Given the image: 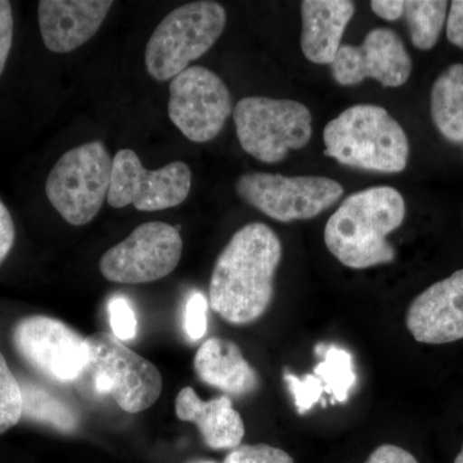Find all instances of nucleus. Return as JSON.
Returning <instances> with one entry per match:
<instances>
[{
    "label": "nucleus",
    "mask_w": 463,
    "mask_h": 463,
    "mask_svg": "<svg viewBox=\"0 0 463 463\" xmlns=\"http://www.w3.org/2000/svg\"><path fill=\"white\" fill-rule=\"evenodd\" d=\"M281 258V241L272 228H241L216 259L209 288L212 309L232 325L258 321L272 303Z\"/></svg>",
    "instance_id": "obj_1"
},
{
    "label": "nucleus",
    "mask_w": 463,
    "mask_h": 463,
    "mask_svg": "<svg viewBox=\"0 0 463 463\" xmlns=\"http://www.w3.org/2000/svg\"><path fill=\"white\" fill-rule=\"evenodd\" d=\"M405 203L392 187L355 192L343 201L325 228L328 251L352 269L392 263L395 250L386 237L403 224Z\"/></svg>",
    "instance_id": "obj_2"
},
{
    "label": "nucleus",
    "mask_w": 463,
    "mask_h": 463,
    "mask_svg": "<svg viewBox=\"0 0 463 463\" xmlns=\"http://www.w3.org/2000/svg\"><path fill=\"white\" fill-rule=\"evenodd\" d=\"M323 142L326 156L367 172H403L410 157L403 128L380 106L346 109L326 125Z\"/></svg>",
    "instance_id": "obj_3"
},
{
    "label": "nucleus",
    "mask_w": 463,
    "mask_h": 463,
    "mask_svg": "<svg viewBox=\"0 0 463 463\" xmlns=\"http://www.w3.org/2000/svg\"><path fill=\"white\" fill-rule=\"evenodd\" d=\"M227 12L216 2H194L174 9L147 43L146 67L156 81H172L207 53L223 33Z\"/></svg>",
    "instance_id": "obj_4"
},
{
    "label": "nucleus",
    "mask_w": 463,
    "mask_h": 463,
    "mask_svg": "<svg viewBox=\"0 0 463 463\" xmlns=\"http://www.w3.org/2000/svg\"><path fill=\"white\" fill-rule=\"evenodd\" d=\"M88 365L97 394L109 395L128 413H139L156 403L163 376L156 365L108 332L85 337Z\"/></svg>",
    "instance_id": "obj_5"
},
{
    "label": "nucleus",
    "mask_w": 463,
    "mask_h": 463,
    "mask_svg": "<svg viewBox=\"0 0 463 463\" xmlns=\"http://www.w3.org/2000/svg\"><path fill=\"white\" fill-rule=\"evenodd\" d=\"M112 158L100 141L70 149L52 167L45 194L67 223H90L108 201Z\"/></svg>",
    "instance_id": "obj_6"
},
{
    "label": "nucleus",
    "mask_w": 463,
    "mask_h": 463,
    "mask_svg": "<svg viewBox=\"0 0 463 463\" xmlns=\"http://www.w3.org/2000/svg\"><path fill=\"white\" fill-rule=\"evenodd\" d=\"M241 147L265 164L281 163L291 149L312 138V114L303 103L268 97H246L233 109Z\"/></svg>",
    "instance_id": "obj_7"
},
{
    "label": "nucleus",
    "mask_w": 463,
    "mask_h": 463,
    "mask_svg": "<svg viewBox=\"0 0 463 463\" xmlns=\"http://www.w3.org/2000/svg\"><path fill=\"white\" fill-rule=\"evenodd\" d=\"M241 200L274 221L288 223L321 214L343 196L340 183L326 176L248 173L236 182Z\"/></svg>",
    "instance_id": "obj_8"
},
{
    "label": "nucleus",
    "mask_w": 463,
    "mask_h": 463,
    "mask_svg": "<svg viewBox=\"0 0 463 463\" xmlns=\"http://www.w3.org/2000/svg\"><path fill=\"white\" fill-rule=\"evenodd\" d=\"M183 240L173 225L148 222L105 252L99 270L109 282L139 285L165 279L181 261Z\"/></svg>",
    "instance_id": "obj_9"
},
{
    "label": "nucleus",
    "mask_w": 463,
    "mask_h": 463,
    "mask_svg": "<svg viewBox=\"0 0 463 463\" xmlns=\"http://www.w3.org/2000/svg\"><path fill=\"white\" fill-rule=\"evenodd\" d=\"M191 187L192 170L183 161L148 170L133 149L124 148L112 158L108 203L115 209L133 205L138 212H160L184 203Z\"/></svg>",
    "instance_id": "obj_10"
},
{
    "label": "nucleus",
    "mask_w": 463,
    "mask_h": 463,
    "mask_svg": "<svg viewBox=\"0 0 463 463\" xmlns=\"http://www.w3.org/2000/svg\"><path fill=\"white\" fill-rule=\"evenodd\" d=\"M12 343L27 364L54 383H74L87 370V340L60 319L26 317L14 326Z\"/></svg>",
    "instance_id": "obj_11"
},
{
    "label": "nucleus",
    "mask_w": 463,
    "mask_h": 463,
    "mask_svg": "<svg viewBox=\"0 0 463 463\" xmlns=\"http://www.w3.org/2000/svg\"><path fill=\"white\" fill-rule=\"evenodd\" d=\"M170 120L194 143L213 141L233 114L232 96L212 70L190 66L170 81Z\"/></svg>",
    "instance_id": "obj_12"
},
{
    "label": "nucleus",
    "mask_w": 463,
    "mask_h": 463,
    "mask_svg": "<svg viewBox=\"0 0 463 463\" xmlns=\"http://www.w3.org/2000/svg\"><path fill=\"white\" fill-rule=\"evenodd\" d=\"M330 70L335 81L343 87L373 79L383 87L398 88L410 79L412 60L394 30L377 27L361 45H341Z\"/></svg>",
    "instance_id": "obj_13"
},
{
    "label": "nucleus",
    "mask_w": 463,
    "mask_h": 463,
    "mask_svg": "<svg viewBox=\"0 0 463 463\" xmlns=\"http://www.w3.org/2000/svg\"><path fill=\"white\" fill-rule=\"evenodd\" d=\"M413 339L423 344L463 339V269L431 285L414 298L405 318Z\"/></svg>",
    "instance_id": "obj_14"
},
{
    "label": "nucleus",
    "mask_w": 463,
    "mask_h": 463,
    "mask_svg": "<svg viewBox=\"0 0 463 463\" xmlns=\"http://www.w3.org/2000/svg\"><path fill=\"white\" fill-rule=\"evenodd\" d=\"M112 5L111 0H42L38 20L45 47L60 54L78 50L96 35Z\"/></svg>",
    "instance_id": "obj_15"
},
{
    "label": "nucleus",
    "mask_w": 463,
    "mask_h": 463,
    "mask_svg": "<svg viewBox=\"0 0 463 463\" xmlns=\"http://www.w3.org/2000/svg\"><path fill=\"white\" fill-rule=\"evenodd\" d=\"M301 9V51L310 62L331 65L341 47L344 32L354 16L349 0H304Z\"/></svg>",
    "instance_id": "obj_16"
},
{
    "label": "nucleus",
    "mask_w": 463,
    "mask_h": 463,
    "mask_svg": "<svg viewBox=\"0 0 463 463\" xmlns=\"http://www.w3.org/2000/svg\"><path fill=\"white\" fill-rule=\"evenodd\" d=\"M175 413L181 421L194 423L203 435V443L212 449H234L245 437L242 417L227 395L203 402L187 386L175 399Z\"/></svg>",
    "instance_id": "obj_17"
},
{
    "label": "nucleus",
    "mask_w": 463,
    "mask_h": 463,
    "mask_svg": "<svg viewBox=\"0 0 463 463\" xmlns=\"http://www.w3.org/2000/svg\"><path fill=\"white\" fill-rule=\"evenodd\" d=\"M194 367L203 383L233 397H245L259 388L257 371L230 340L207 339L194 355Z\"/></svg>",
    "instance_id": "obj_18"
},
{
    "label": "nucleus",
    "mask_w": 463,
    "mask_h": 463,
    "mask_svg": "<svg viewBox=\"0 0 463 463\" xmlns=\"http://www.w3.org/2000/svg\"><path fill=\"white\" fill-rule=\"evenodd\" d=\"M431 118L444 138L463 142V63L448 67L432 85Z\"/></svg>",
    "instance_id": "obj_19"
},
{
    "label": "nucleus",
    "mask_w": 463,
    "mask_h": 463,
    "mask_svg": "<svg viewBox=\"0 0 463 463\" xmlns=\"http://www.w3.org/2000/svg\"><path fill=\"white\" fill-rule=\"evenodd\" d=\"M21 392L24 399L23 417L62 432H71L78 428V417L74 411L42 386L25 380L21 383Z\"/></svg>",
    "instance_id": "obj_20"
},
{
    "label": "nucleus",
    "mask_w": 463,
    "mask_h": 463,
    "mask_svg": "<svg viewBox=\"0 0 463 463\" xmlns=\"http://www.w3.org/2000/svg\"><path fill=\"white\" fill-rule=\"evenodd\" d=\"M448 2L444 0H408L403 16L411 41L417 50L430 51L437 45L447 20Z\"/></svg>",
    "instance_id": "obj_21"
},
{
    "label": "nucleus",
    "mask_w": 463,
    "mask_h": 463,
    "mask_svg": "<svg viewBox=\"0 0 463 463\" xmlns=\"http://www.w3.org/2000/svg\"><path fill=\"white\" fill-rule=\"evenodd\" d=\"M315 374L321 379L325 392L332 395V403H344L356 381L352 355L337 347L326 352L325 361L316 365Z\"/></svg>",
    "instance_id": "obj_22"
},
{
    "label": "nucleus",
    "mask_w": 463,
    "mask_h": 463,
    "mask_svg": "<svg viewBox=\"0 0 463 463\" xmlns=\"http://www.w3.org/2000/svg\"><path fill=\"white\" fill-rule=\"evenodd\" d=\"M24 399L20 381L9 370L0 353V435L16 426L23 419Z\"/></svg>",
    "instance_id": "obj_23"
},
{
    "label": "nucleus",
    "mask_w": 463,
    "mask_h": 463,
    "mask_svg": "<svg viewBox=\"0 0 463 463\" xmlns=\"http://www.w3.org/2000/svg\"><path fill=\"white\" fill-rule=\"evenodd\" d=\"M285 381L288 383L289 392L294 397L298 412L304 414L312 410L313 405L321 401L325 392L321 379L317 374H307L304 379H298L292 373L285 374Z\"/></svg>",
    "instance_id": "obj_24"
},
{
    "label": "nucleus",
    "mask_w": 463,
    "mask_h": 463,
    "mask_svg": "<svg viewBox=\"0 0 463 463\" xmlns=\"http://www.w3.org/2000/svg\"><path fill=\"white\" fill-rule=\"evenodd\" d=\"M109 323L112 335L120 341H130L137 336L138 322L129 301L123 297H115L109 303Z\"/></svg>",
    "instance_id": "obj_25"
},
{
    "label": "nucleus",
    "mask_w": 463,
    "mask_h": 463,
    "mask_svg": "<svg viewBox=\"0 0 463 463\" xmlns=\"http://www.w3.org/2000/svg\"><path fill=\"white\" fill-rule=\"evenodd\" d=\"M224 463H294V458L279 448L255 444L234 448L225 457Z\"/></svg>",
    "instance_id": "obj_26"
},
{
    "label": "nucleus",
    "mask_w": 463,
    "mask_h": 463,
    "mask_svg": "<svg viewBox=\"0 0 463 463\" xmlns=\"http://www.w3.org/2000/svg\"><path fill=\"white\" fill-rule=\"evenodd\" d=\"M207 307L206 298L201 292H192L184 312V331L191 341L203 339L206 335Z\"/></svg>",
    "instance_id": "obj_27"
},
{
    "label": "nucleus",
    "mask_w": 463,
    "mask_h": 463,
    "mask_svg": "<svg viewBox=\"0 0 463 463\" xmlns=\"http://www.w3.org/2000/svg\"><path fill=\"white\" fill-rule=\"evenodd\" d=\"M14 42V12L11 2L0 0V76L5 71Z\"/></svg>",
    "instance_id": "obj_28"
},
{
    "label": "nucleus",
    "mask_w": 463,
    "mask_h": 463,
    "mask_svg": "<svg viewBox=\"0 0 463 463\" xmlns=\"http://www.w3.org/2000/svg\"><path fill=\"white\" fill-rule=\"evenodd\" d=\"M16 239L14 219L7 206L0 200V264L7 259Z\"/></svg>",
    "instance_id": "obj_29"
},
{
    "label": "nucleus",
    "mask_w": 463,
    "mask_h": 463,
    "mask_svg": "<svg viewBox=\"0 0 463 463\" xmlns=\"http://www.w3.org/2000/svg\"><path fill=\"white\" fill-rule=\"evenodd\" d=\"M365 463H419L417 459L403 448L383 444L371 453Z\"/></svg>",
    "instance_id": "obj_30"
},
{
    "label": "nucleus",
    "mask_w": 463,
    "mask_h": 463,
    "mask_svg": "<svg viewBox=\"0 0 463 463\" xmlns=\"http://www.w3.org/2000/svg\"><path fill=\"white\" fill-rule=\"evenodd\" d=\"M447 38L453 45L463 50V0L450 3L447 17Z\"/></svg>",
    "instance_id": "obj_31"
},
{
    "label": "nucleus",
    "mask_w": 463,
    "mask_h": 463,
    "mask_svg": "<svg viewBox=\"0 0 463 463\" xmlns=\"http://www.w3.org/2000/svg\"><path fill=\"white\" fill-rule=\"evenodd\" d=\"M371 8L377 16L386 21H397L403 16L404 2L402 0H373Z\"/></svg>",
    "instance_id": "obj_32"
},
{
    "label": "nucleus",
    "mask_w": 463,
    "mask_h": 463,
    "mask_svg": "<svg viewBox=\"0 0 463 463\" xmlns=\"http://www.w3.org/2000/svg\"><path fill=\"white\" fill-rule=\"evenodd\" d=\"M455 463H463V446L461 450H459L458 455L456 457Z\"/></svg>",
    "instance_id": "obj_33"
},
{
    "label": "nucleus",
    "mask_w": 463,
    "mask_h": 463,
    "mask_svg": "<svg viewBox=\"0 0 463 463\" xmlns=\"http://www.w3.org/2000/svg\"><path fill=\"white\" fill-rule=\"evenodd\" d=\"M190 463H215V462H213V461H194V462H190Z\"/></svg>",
    "instance_id": "obj_34"
}]
</instances>
